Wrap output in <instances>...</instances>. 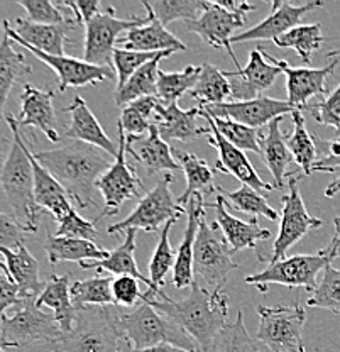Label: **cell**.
<instances>
[{
  "label": "cell",
  "mask_w": 340,
  "mask_h": 352,
  "mask_svg": "<svg viewBox=\"0 0 340 352\" xmlns=\"http://www.w3.org/2000/svg\"><path fill=\"white\" fill-rule=\"evenodd\" d=\"M149 22V17H133L119 19L112 7L102 10L90 22L85 24V54L83 60L90 65L113 66L112 56L115 43L122 32H129L136 28H142Z\"/></svg>",
  "instance_id": "14"
},
{
  "label": "cell",
  "mask_w": 340,
  "mask_h": 352,
  "mask_svg": "<svg viewBox=\"0 0 340 352\" xmlns=\"http://www.w3.org/2000/svg\"><path fill=\"white\" fill-rule=\"evenodd\" d=\"M69 278L68 276H58L53 274L49 280L46 281L45 289L38 298V307H49L54 311V318L60 324L63 333L69 332L75 325L76 315H78V308L73 305L71 293H69Z\"/></svg>",
  "instance_id": "35"
},
{
  "label": "cell",
  "mask_w": 340,
  "mask_h": 352,
  "mask_svg": "<svg viewBox=\"0 0 340 352\" xmlns=\"http://www.w3.org/2000/svg\"><path fill=\"white\" fill-rule=\"evenodd\" d=\"M299 178H303V175L296 176V171L288 173V193L283 197L280 232H277L276 241H274V249L271 258H269V264L286 258V252L290 251V248L298 244L310 230L317 229L324 223L320 219L312 217L306 212L305 201H303L302 193H299Z\"/></svg>",
  "instance_id": "12"
},
{
  "label": "cell",
  "mask_w": 340,
  "mask_h": 352,
  "mask_svg": "<svg viewBox=\"0 0 340 352\" xmlns=\"http://www.w3.org/2000/svg\"><path fill=\"white\" fill-rule=\"evenodd\" d=\"M29 160H31L32 171H34V195L39 208H45L47 214L58 222L63 220L71 210V201L67 190L63 188L60 182L54 178L49 171L32 156V151H29Z\"/></svg>",
  "instance_id": "30"
},
{
  "label": "cell",
  "mask_w": 340,
  "mask_h": 352,
  "mask_svg": "<svg viewBox=\"0 0 340 352\" xmlns=\"http://www.w3.org/2000/svg\"><path fill=\"white\" fill-rule=\"evenodd\" d=\"M325 56H327V58H337V56H340V47H339V50L330 51V53L325 54Z\"/></svg>",
  "instance_id": "62"
},
{
  "label": "cell",
  "mask_w": 340,
  "mask_h": 352,
  "mask_svg": "<svg viewBox=\"0 0 340 352\" xmlns=\"http://www.w3.org/2000/svg\"><path fill=\"white\" fill-rule=\"evenodd\" d=\"M205 207L207 204L203 201V195L196 193L190 198L188 205H186V222L185 234L180 248H178L177 263L173 267V283L178 289L183 288H192L195 283V276H193V256H195V242L196 236H199L200 229V220L205 217Z\"/></svg>",
  "instance_id": "22"
},
{
  "label": "cell",
  "mask_w": 340,
  "mask_h": 352,
  "mask_svg": "<svg viewBox=\"0 0 340 352\" xmlns=\"http://www.w3.org/2000/svg\"><path fill=\"white\" fill-rule=\"evenodd\" d=\"M29 73H32V68L25 61V54L14 50L12 39L3 34V41L0 44V109L5 107L10 90L17 80L24 78Z\"/></svg>",
  "instance_id": "37"
},
{
  "label": "cell",
  "mask_w": 340,
  "mask_h": 352,
  "mask_svg": "<svg viewBox=\"0 0 340 352\" xmlns=\"http://www.w3.org/2000/svg\"><path fill=\"white\" fill-rule=\"evenodd\" d=\"M266 60L269 63L281 68V72L286 75V91H288V102L296 110H305L308 107V100L317 95L327 94V80L328 76L334 75L335 68L339 66V60L330 61L324 68H306V66H295L288 65V61L277 60L262 50Z\"/></svg>",
  "instance_id": "17"
},
{
  "label": "cell",
  "mask_w": 340,
  "mask_h": 352,
  "mask_svg": "<svg viewBox=\"0 0 340 352\" xmlns=\"http://www.w3.org/2000/svg\"><path fill=\"white\" fill-rule=\"evenodd\" d=\"M291 116H293L295 129L291 132L290 138H288V148H290L291 154H293V160L302 168L303 178H305V176L312 175V168L315 166L318 160V151L315 144L317 139L306 129L305 117H303L302 110H295Z\"/></svg>",
  "instance_id": "40"
},
{
  "label": "cell",
  "mask_w": 340,
  "mask_h": 352,
  "mask_svg": "<svg viewBox=\"0 0 340 352\" xmlns=\"http://www.w3.org/2000/svg\"><path fill=\"white\" fill-rule=\"evenodd\" d=\"M214 119V117H212ZM215 126H217L218 132L230 142L232 146H236L240 151H252L258 153L261 156V141L262 134L258 129H252V127L242 126L239 122H234V120H224V119H214Z\"/></svg>",
  "instance_id": "49"
},
{
  "label": "cell",
  "mask_w": 340,
  "mask_h": 352,
  "mask_svg": "<svg viewBox=\"0 0 340 352\" xmlns=\"http://www.w3.org/2000/svg\"><path fill=\"white\" fill-rule=\"evenodd\" d=\"M325 41L324 34H321V28L318 22L315 24H299L296 28L288 31L281 38H277L274 44L277 47H291L298 53L302 61L305 65L312 63L313 53L321 46Z\"/></svg>",
  "instance_id": "44"
},
{
  "label": "cell",
  "mask_w": 340,
  "mask_h": 352,
  "mask_svg": "<svg viewBox=\"0 0 340 352\" xmlns=\"http://www.w3.org/2000/svg\"><path fill=\"white\" fill-rule=\"evenodd\" d=\"M120 314L113 307L80 308L73 329L54 344L53 352H119Z\"/></svg>",
  "instance_id": "5"
},
{
  "label": "cell",
  "mask_w": 340,
  "mask_h": 352,
  "mask_svg": "<svg viewBox=\"0 0 340 352\" xmlns=\"http://www.w3.org/2000/svg\"><path fill=\"white\" fill-rule=\"evenodd\" d=\"M334 226H335V234L327 248L328 251H330L332 258L335 259V258H340V217L334 219Z\"/></svg>",
  "instance_id": "60"
},
{
  "label": "cell",
  "mask_w": 340,
  "mask_h": 352,
  "mask_svg": "<svg viewBox=\"0 0 340 352\" xmlns=\"http://www.w3.org/2000/svg\"><path fill=\"white\" fill-rule=\"evenodd\" d=\"M202 107L214 119L234 120L252 129L269 126L274 119L293 113L296 110L288 100H276L264 95L249 102H227V104L202 105Z\"/></svg>",
  "instance_id": "15"
},
{
  "label": "cell",
  "mask_w": 340,
  "mask_h": 352,
  "mask_svg": "<svg viewBox=\"0 0 340 352\" xmlns=\"http://www.w3.org/2000/svg\"><path fill=\"white\" fill-rule=\"evenodd\" d=\"M306 305L324 308L332 314H340V270L332 264L325 267L324 278L308 298Z\"/></svg>",
  "instance_id": "47"
},
{
  "label": "cell",
  "mask_w": 340,
  "mask_h": 352,
  "mask_svg": "<svg viewBox=\"0 0 340 352\" xmlns=\"http://www.w3.org/2000/svg\"><path fill=\"white\" fill-rule=\"evenodd\" d=\"M148 10L149 22L142 28H136L124 36V50L141 51V53H163V51H186V44L171 34L161 22L156 19L151 9Z\"/></svg>",
  "instance_id": "28"
},
{
  "label": "cell",
  "mask_w": 340,
  "mask_h": 352,
  "mask_svg": "<svg viewBox=\"0 0 340 352\" xmlns=\"http://www.w3.org/2000/svg\"><path fill=\"white\" fill-rule=\"evenodd\" d=\"M24 303L23 295H21V288L17 286L16 281L3 271L2 278H0V311L7 314L10 307L19 308Z\"/></svg>",
  "instance_id": "57"
},
{
  "label": "cell",
  "mask_w": 340,
  "mask_h": 352,
  "mask_svg": "<svg viewBox=\"0 0 340 352\" xmlns=\"http://www.w3.org/2000/svg\"><path fill=\"white\" fill-rule=\"evenodd\" d=\"M177 51H163L152 61L146 63L142 68H139L129 82L122 88L115 90V104L119 107H126V105L133 104V102L139 100V98L146 97H158V75H159V63L164 58H170Z\"/></svg>",
  "instance_id": "33"
},
{
  "label": "cell",
  "mask_w": 340,
  "mask_h": 352,
  "mask_svg": "<svg viewBox=\"0 0 340 352\" xmlns=\"http://www.w3.org/2000/svg\"><path fill=\"white\" fill-rule=\"evenodd\" d=\"M54 236L60 237H75V239L93 241L98 237L97 223L90 220L82 219L75 208L68 212V215L63 220L58 222V229Z\"/></svg>",
  "instance_id": "52"
},
{
  "label": "cell",
  "mask_w": 340,
  "mask_h": 352,
  "mask_svg": "<svg viewBox=\"0 0 340 352\" xmlns=\"http://www.w3.org/2000/svg\"><path fill=\"white\" fill-rule=\"evenodd\" d=\"M178 220H170L163 226V230L159 232V242L152 252L151 263H149V280L155 285L156 289H163V285L166 283V274L170 273L171 267H174L177 258L170 244V230L173 223Z\"/></svg>",
  "instance_id": "46"
},
{
  "label": "cell",
  "mask_w": 340,
  "mask_h": 352,
  "mask_svg": "<svg viewBox=\"0 0 340 352\" xmlns=\"http://www.w3.org/2000/svg\"><path fill=\"white\" fill-rule=\"evenodd\" d=\"M3 34L9 36L14 43L21 44L25 47L31 54H34L39 61L46 63L58 75V91H67L69 87H85L95 85V83H102L105 80H111L115 76V69L113 66H97L87 63L85 60H78V58L71 56H53V54H46L43 51L36 50V47L29 46L24 43L19 36L14 32L12 24L9 21H2Z\"/></svg>",
  "instance_id": "13"
},
{
  "label": "cell",
  "mask_w": 340,
  "mask_h": 352,
  "mask_svg": "<svg viewBox=\"0 0 340 352\" xmlns=\"http://www.w3.org/2000/svg\"><path fill=\"white\" fill-rule=\"evenodd\" d=\"M12 131V146L2 168V188L9 200L14 217L19 220L29 232L39 229V205L34 195V171L29 160V148L19 131V122L14 116H5Z\"/></svg>",
  "instance_id": "3"
},
{
  "label": "cell",
  "mask_w": 340,
  "mask_h": 352,
  "mask_svg": "<svg viewBox=\"0 0 340 352\" xmlns=\"http://www.w3.org/2000/svg\"><path fill=\"white\" fill-rule=\"evenodd\" d=\"M332 261H334V258H332L328 248H325L315 254H295L269 264L266 270L251 274L244 281L254 285L262 293L271 285L305 288L310 293H313L318 286V273L325 271V267L330 266Z\"/></svg>",
  "instance_id": "8"
},
{
  "label": "cell",
  "mask_w": 340,
  "mask_h": 352,
  "mask_svg": "<svg viewBox=\"0 0 340 352\" xmlns=\"http://www.w3.org/2000/svg\"><path fill=\"white\" fill-rule=\"evenodd\" d=\"M45 251L51 264L73 261V263H85V261H102L107 259L111 252L102 249L100 245L95 244L93 241L75 239V237H60V236H47Z\"/></svg>",
  "instance_id": "34"
},
{
  "label": "cell",
  "mask_w": 340,
  "mask_h": 352,
  "mask_svg": "<svg viewBox=\"0 0 340 352\" xmlns=\"http://www.w3.org/2000/svg\"><path fill=\"white\" fill-rule=\"evenodd\" d=\"M3 254L2 270L16 281L21 288L23 298H39L45 289L46 283L39 280V263L34 256L29 252L25 245H21L16 251L14 249L0 248Z\"/></svg>",
  "instance_id": "29"
},
{
  "label": "cell",
  "mask_w": 340,
  "mask_h": 352,
  "mask_svg": "<svg viewBox=\"0 0 340 352\" xmlns=\"http://www.w3.org/2000/svg\"><path fill=\"white\" fill-rule=\"evenodd\" d=\"M119 330L122 340L129 342L134 349H149L159 344H171L190 352H202L185 329L161 315L146 302H142L136 310L120 314Z\"/></svg>",
  "instance_id": "4"
},
{
  "label": "cell",
  "mask_w": 340,
  "mask_h": 352,
  "mask_svg": "<svg viewBox=\"0 0 340 352\" xmlns=\"http://www.w3.org/2000/svg\"><path fill=\"white\" fill-rule=\"evenodd\" d=\"M142 6L151 9L156 19L166 28L173 21H196L207 10L208 2H202V0H152V2H142Z\"/></svg>",
  "instance_id": "45"
},
{
  "label": "cell",
  "mask_w": 340,
  "mask_h": 352,
  "mask_svg": "<svg viewBox=\"0 0 340 352\" xmlns=\"http://www.w3.org/2000/svg\"><path fill=\"white\" fill-rule=\"evenodd\" d=\"M225 198L217 197L215 204H207L215 210V223L218 226L220 232L224 234L227 244L230 245L232 252L242 251V249H256L258 242L269 239L271 232L259 226L258 219H251L249 222L234 217L225 208Z\"/></svg>",
  "instance_id": "25"
},
{
  "label": "cell",
  "mask_w": 340,
  "mask_h": 352,
  "mask_svg": "<svg viewBox=\"0 0 340 352\" xmlns=\"http://www.w3.org/2000/svg\"><path fill=\"white\" fill-rule=\"evenodd\" d=\"M159 53H141V51H129L124 47H115L112 56L113 69L117 73V88H122L131 80V76L142 68L146 63L155 60ZM115 88V90H117Z\"/></svg>",
  "instance_id": "50"
},
{
  "label": "cell",
  "mask_w": 340,
  "mask_h": 352,
  "mask_svg": "<svg viewBox=\"0 0 340 352\" xmlns=\"http://www.w3.org/2000/svg\"><path fill=\"white\" fill-rule=\"evenodd\" d=\"M65 113H69V117H71L69 127L65 132L67 141L85 142V144H90L93 148H98L104 153L111 154L113 160H115L119 144H115L112 139H109V135L102 129L97 117L91 113L87 102L80 95L73 98L71 104L65 109Z\"/></svg>",
  "instance_id": "21"
},
{
  "label": "cell",
  "mask_w": 340,
  "mask_h": 352,
  "mask_svg": "<svg viewBox=\"0 0 340 352\" xmlns=\"http://www.w3.org/2000/svg\"><path fill=\"white\" fill-rule=\"evenodd\" d=\"M261 157L266 168L271 171L276 188H284V176H288L286 168L293 161V154L288 148V139H284L281 132V117L274 119L262 134Z\"/></svg>",
  "instance_id": "32"
},
{
  "label": "cell",
  "mask_w": 340,
  "mask_h": 352,
  "mask_svg": "<svg viewBox=\"0 0 340 352\" xmlns=\"http://www.w3.org/2000/svg\"><path fill=\"white\" fill-rule=\"evenodd\" d=\"M139 283L141 281L134 276H117L112 283L115 305L134 307L139 300L142 302L144 293H141V289H139Z\"/></svg>",
  "instance_id": "54"
},
{
  "label": "cell",
  "mask_w": 340,
  "mask_h": 352,
  "mask_svg": "<svg viewBox=\"0 0 340 352\" xmlns=\"http://www.w3.org/2000/svg\"><path fill=\"white\" fill-rule=\"evenodd\" d=\"M196 117H200V105L195 109L183 110L180 105H158L156 107L155 124L158 126L159 135L163 141H181L190 142L210 134V127H200L196 124Z\"/></svg>",
  "instance_id": "26"
},
{
  "label": "cell",
  "mask_w": 340,
  "mask_h": 352,
  "mask_svg": "<svg viewBox=\"0 0 340 352\" xmlns=\"http://www.w3.org/2000/svg\"><path fill=\"white\" fill-rule=\"evenodd\" d=\"M17 3L25 10L27 21L34 22V24L53 25L67 22L61 10L53 2H47V0H17Z\"/></svg>",
  "instance_id": "53"
},
{
  "label": "cell",
  "mask_w": 340,
  "mask_h": 352,
  "mask_svg": "<svg viewBox=\"0 0 340 352\" xmlns=\"http://www.w3.org/2000/svg\"><path fill=\"white\" fill-rule=\"evenodd\" d=\"M149 303L161 315L177 322L200 346L202 352L214 351L217 337L225 329L229 314V298L222 292H208L199 283L192 285V292L186 298L174 302L164 292L158 298L142 300Z\"/></svg>",
  "instance_id": "1"
},
{
  "label": "cell",
  "mask_w": 340,
  "mask_h": 352,
  "mask_svg": "<svg viewBox=\"0 0 340 352\" xmlns=\"http://www.w3.org/2000/svg\"><path fill=\"white\" fill-rule=\"evenodd\" d=\"M217 227V223H208L202 217L193 256L195 283L208 292H222L227 278L237 270V264L232 261V249Z\"/></svg>",
  "instance_id": "6"
},
{
  "label": "cell",
  "mask_w": 340,
  "mask_h": 352,
  "mask_svg": "<svg viewBox=\"0 0 340 352\" xmlns=\"http://www.w3.org/2000/svg\"><path fill=\"white\" fill-rule=\"evenodd\" d=\"M127 154L141 164L149 176L159 171H178L183 170L171 154V148L159 135L158 126L152 124L151 129L141 138L127 135Z\"/></svg>",
  "instance_id": "23"
},
{
  "label": "cell",
  "mask_w": 340,
  "mask_h": 352,
  "mask_svg": "<svg viewBox=\"0 0 340 352\" xmlns=\"http://www.w3.org/2000/svg\"><path fill=\"white\" fill-rule=\"evenodd\" d=\"M212 352H259L256 339H252L244 324V314L239 311L234 324L225 325L217 337Z\"/></svg>",
  "instance_id": "48"
},
{
  "label": "cell",
  "mask_w": 340,
  "mask_h": 352,
  "mask_svg": "<svg viewBox=\"0 0 340 352\" xmlns=\"http://www.w3.org/2000/svg\"><path fill=\"white\" fill-rule=\"evenodd\" d=\"M324 2H306L303 6H293L290 2H280L274 0L271 14L264 21L256 24L254 28L246 29L240 34H236L230 39V44L234 43H249V41H264L271 39L276 41L288 31L299 25V21L312 10L320 9Z\"/></svg>",
  "instance_id": "20"
},
{
  "label": "cell",
  "mask_w": 340,
  "mask_h": 352,
  "mask_svg": "<svg viewBox=\"0 0 340 352\" xmlns=\"http://www.w3.org/2000/svg\"><path fill=\"white\" fill-rule=\"evenodd\" d=\"M159 105L158 97H146L139 98L133 104L126 105L120 109V119L119 126L126 132L129 138H141L146 135L155 124L156 107Z\"/></svg>",
  "instance_id": "41"
},
{
  "label": "cell",
  "mask_w": 340,
  "mask_h": 352,
  "mask_svg": "<svg viewBox=\"0 0 340 352\" xmlns=\"http://www.w3.org/2000/svg\"><path fill=\"white\" fill-rule=\"evenodd\" d=\"M36 298H25L12 317L2 315V349L43 344L51 349L63 336L54 315H47L38 307Z\"/></svg>",
  "instance_id": "7"
},
{
  "label": "cell",
  "mask_w": 340,
  "mask_h": 352,
  "mask_svg": "<svg viewBox=\"0 0 340 352\" xmlns=\"http://www.w3.org/2000/svg\"><path fill=\"white\" fill-rule=\"evenodd\" d=\"M113 280L111 276H93L89 280H80L71 283L69 293H71V302L76 308L85 307H113L112 292Z\"/></svg>",
  "instance_id": "39"
},
{
  "label": "cell",
  "mask_w": 340,
  "mask_h": 352,
  "mask_svg": "<svg viewBox=\"0 0 340 352\" xmlns=\"http://www.w3.org/2000/svg\"><path fill=\"white\" fill-rule=\"evenodd\" d=\"M202 66H186L183 72L168 73L159 69L158 75V100L161 105L177 104L178 98L190 94L200 78Z\"/></svg>",
  "instance_id": "42"
},
{
  "label": "cell",
  "mask_w": 340,
  "mask_h": 352,
  "mask_svg": "<svg viewBox=\"0 0 340 352\" xmlns=\"http://www.w3.org/2000/svg\"><path fill=\"white\" fill-rule=\"evenodd\" d=\"M2 352H5V351H2Z\"/></svg>",
  "instance_id": "63"
},
{
  "label": "cell",
  "mask_w": 340,
  "mask_h": 352,
  "mask_svg": "<svg viewBox=\"0 0 340 352\" xmlns=\"http://www.w3.org/2000/svg\"><path fill=\"white\" fill-rule=\"evenodd\" d=\"M339 193H340V176H339V178H335L334 182H332L330 185L325 188V197L332 198V197L339 195Z\"/></svg>",
  "instance_id": "61"
},
{
  "label": "cell",
  "mask_w": 340,
  "mask_h": 352,
  "mask_svg": "<svg viewBox=\"0 0 340 352\" xmlns=\"http://www.w3.org/2000/svg\"><path fill=\"white\" fill-rule=\"evenodd\" d=\"M69 25L71 21H67L65 24L47 25L34 24L27 19H16L12 29L29 46L53 56H65V43H67L68 31L71 29Z\"/></svg>",
  "instance_id": "31"
},
{
  "label": "cell",
  "mask_w": 340,
  "mask_h": 352,
  "mask_svg": "<svg viewBox=\"0 0 340 352\" xmlns=\"http://www.w3.org/2000/svg\"><path fill=\"white\" fill-rule=\"evenodd\" d=\"M264 47H256L249 54L246 68L236 72H224L232 88V102H249L261 97L281 75V68L269 63L262 54Z\"/></svg>",
  "instance_id": "19"
},
{
  "label": "cell",
  "mask_w": 340,
  "mask_h": 352,
  "mask_svg": "<svg viewBox=\"0 0 340 352\" xmlns=\"http://www.w3.org/2000/svg\"><path fill=\"white\" fill-rule=\"evenodd\" d=\"M200 117H203L208 122V127H210V134H208V144L212 148L217 149L218 160L215 163V170L222 171V173L232 175L234 178L239 179L242 185L251 186L256 192H273V190H277L274 183H268L258 175V171L254 170V166L251 164L249 157L246 156V153L237 149L236 146L230 144L229 141L220 134L215 126L214 119L205 112L202 105H200Z\"/></svg>",
  "instance_id": "16"
},
{
  "label": "cell",
  "mask_w": 340,
  "mask_h": 352,
  "mask_svg": "<svg viewBox=\"0 0 340 352\" xmlns=\"http://www.w3.org/2000/svg\"><path fill=\"white\" fill-rule=\"evenodd\" d=\"M246 24V14L229 12V10L222 9L217 2H208L207 10L196 21L185 22L186 29L190 32L199 34L203 43L210 44L212 47H224L227 53L230 54V58H232L237 69H242V66L239 65V60L234 54L230 39L234 38L232 32L236 29L244 28Z\"/></svg>",
  "instance_id": "18"
},
{
  "label": "cell",
  "mask_w": 340,
  "mask_h": 352,
  "mask_svg": "<svg viewBox=\"0 0 340 352\" xmlns=\"http://www.w3.org/2000/svg\"><path fill=\"white\" fill-rule=\"evenodd\" d=\"M217 192L225 198V204L236 208V210L254 215L256 219L266 217L268 220H271V222H276V220L281 219V215L274 210L271 204L261 193L251 188V186L242 185L240 188L234 190V192H229V190H224L222 186H217Z\"/></svg>",
  "instance_id": "43"
},
{
  "label": "cell",
  "mask_w": 340,
  "mask_h": 352,
  "mask_svg": "<svg viewBox=\"0 0 340 352\" xmlns=\"http://www.w3.org/2000/svg\"><path fill=\"white\" fill-rule=\"evenodd\" d=\"M190 95L196 98L200 105L227 104V100L232 102V88L225 73L210 63L202 65L199 82L190 91Z\"/></svg>",
  "instance_id": "38"
},
{
  "label": "cell",
  "mask_w": 340,
  "mask_h": 352,
  "mask_svg": "<svg viewBox=\"0 0 340 352\" xmlns=\"http://www.w3.org/2000/svg\"><path fill=\"white\" fill-rule=\"evenodd\" d=\"M32 156L63 185L78 207L93 205L97 182L112 166L111 154L80 141H68L58 149L36 151Z\"/></svg>",
  "instance_id": "2"
},
{
  "label": "cell",
  "mask_w": 340,
  "mask_h": 352,
  "mask_svg": "<svg viewBox=\"0 0 340 352\" xmlns=\"http://www.w3.org/2000/svg\"><path fill=\"white\" fill-rule=\"evenodd\" d=\"M183 171L186 176V190L181 197L177 198L178 205L185 207L188 205L190 198L196 193L200 195H212L217 190L215 186V166L212 168L202 157L192 153H178Z\"/></svg>",
  "instance_id": "36"
},
{
  "label": "cell",
  "mask_w": 340,
  "mask_h": 352,
  "mask_svg": "<svg viewBox=\"0 0 340 352\" xmlns=\"http://www.w3.org/2000/svg\"><path fill=\"white\" fill-rule=\"evenodd\" d=\"M54 90L43 91L39 88L25 83L21 95L19 126L36 127L49 139L51 142H60L61 138L56 131V113L53 109Z\"/></svg>",
  "instance_id": "24"
},
{
  "label": "cell",
  "mask_w": 340,
  "mask_h": 352,
  "mask_svg": "<svg viewBox=\"0 0 340 352\" xmlns=\"http://www.w3.org/2000/svg\"><path fill=\"white\" fill-rule=\"evenodd\" d=\"M325 146V154L318 157L312 173H335L340 168V138L328 139V141H318Z\"/></svg>",
  "instance_id": "56"
},
{
  "label": "cell",
  "mask_w": 340,
  "mask_h": 352,
  "mask_svg": "<svg viewBox=\"0 0 340 352\" xmlns=\"http://www.w3.org/2000/svg\"><path fill=\"white\" fill-rule=\"evenodd\" d=\"M259 327L256 340L273 352H305L303 325L306 314L302 305L258 307Z\"/></svg>",
  "instance_id": "9"
},
{
  "label": "cell",
  "mask_w": 340,
  "mask_h": 352,
  "mask_svg": "<svg viewBox=\"0 0 340 352\" xmlns=\"http://www.w3.org/2000/svg\"><path fill=\"white\" fill-rule=\"evenodd\" d=\"M119 352H190V351L180 349V347L171 346V344H159V346L149 347V349H134L129 342H126V340H120Z\"/></svg>",
  "instance_id": "59"
},
{
  "label": "cell",
  "mask_w": 340,
  "mask_h": 352,
  "mask_svg": "<svg viewBox=\"0 0 340 352\" xmlns=\"http://www.w3.org/2000/svg\"><path fill=\"white\" fill-rule=\"evenodd\" d=\"M305 110H308L321 126L334 127L335 135L340 138V82L330 95L321 98L315 105H308Z\"/></svg>",
  "instance_id": "51"
},
{
  "label": "cell",
  "mask_w": 340,
  "mask_h": 352,
  "mask_svg": "<svg viewBox=\"0 0 340 352\" xmlns=\"http://www.w3.org/2000/svg\"><path fill=\"white\" fill-rule=\"evenodd\" d=\"M136 237H137V230L134 229L127 230L126 239H124V242L119 245V248L113 249L111 254H109L107 259H102V261L80 263V267H82V270H93L97 271V273L117 274V276H134L137 278L141 283L148 286L149 292L159 295L163 289H161V292L159 289H156L155 285L151 283V280L139 271L136 258H134V252H136Z\"/></svg>",
  "instance_id": "27"
},
{
  "label": "cell",
  "mask_w": 340,
  "mask_h": 352,
  "mask_svg": "<svg viewBox=\"0 0 340 352\" xmlns=\"http://www.w3.org/2000/svg\"><path fill=\"white\" fill-rule=\"evenodd\" d=\"M171 183H173V176L164 175L159 179L158 185L152 190H149L139 200L137 207L126 219L109 227L107 232H127L131 229L158 232L161 226H164L170 220L180 219L183 214H186V208L178 205V201L171 195Z\"/></svg>",
  "instance_id": "10"
},
{
  "label": "cell",
  "mask_w": 340,
  "mask_h": 352,
  "mask_svg": "<svg viewBox=\"0 0 340 352\" xmlns=\"http://www.w3.org/2000/svg\"><path fill=\"white\" fill-rule=\"evenodd\" d=\"M29 232L27 227H24L16 217L2 214L0 215V248L14 249L24 245V236Z\"/></svg>",
  "instance_id": "55"
},
{
  "label": "cell",
  "mask_w": 340,
  "mask_h": 352,
  "mask_svg": "<svg viewBox=\"0 0 340 352\" xmlns=\"http://www.w3.org/2000/svg\"><path fill=\"white\" fill-rule=\"evenodd\" d=\"M56 6L60 7H67L73 12L75 16V22L76 24H87L97 16L100 10V2L98 0H78V2H68V0H60L56 2Z\"/></svg>",
  "instance_id": "58"
},
{
  "label": "cell",
  "mask_w": 340,
  "mask_h": 352,
  "mask_svg": "<svg viewBox=\"0 0 340 352\" xmlns=\"http://www.w3.org/2000/svg\"><path fill=\"white\" fill-rule=\"evenodd\" d=\"M119 129V151H117L113 164L100 176L97 182V192L104 197L105 208L100 212L97 220L111 217L120 210L124 204L131 198H141L144 192V185L139 179L136 168L127 163V135L122 127L117 124ZM95 220V223H97Z\"/></svg>",
  "instance_id": "11"
}]
</instances>
